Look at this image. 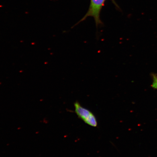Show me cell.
I'll use <instances>...</instances> for the list:
<instances>
[{
    "label": "cell",
    "instance_id": "6da1fadb",
    "mask_svg": "<svg viewBox=\"0 0 157 157\" xmlns=\"http://www.w3.org/2000/svg\"><path fill=\"white\" fill-rule=\"evenodd\" d=\"M105 0H91L89 9L87 13L82 19L74 25V27L85 20L87 17H94L97 28L98 25L103 24L100 19V13L102 8L105 5Z\"/></svg>",
    "mask_w": 157,
    "mask_h": 157
},
{
    "label": "cell",
    "instance_id": "7a4b0ae2",
    "mask_svg": "<svg viewBox=\"0 0 157 157\" xmlns=\"http://www.w3.org/2000/svg\"><path fill=\"white\" fill-rule=\"evenodd\" d=\"M74 105L75 113L78 117L90 126L95 127L97 126V119L93 113L82 106L77 101L75 103Z\"/></svg>",
    "mask_w": 157,
    "mask_h": 157
},
{
    "label": "cell",
    "instance_id": "3957f363",
    "mask_svg": "<svg viewBox=\"0 0 157 157\" xmlns=\"http://www.w3.org/2000/svg\"><path fill=\"white\" fill-rule=\"evenodd\" d=\"M152 87L155 89L157 90V76H153V82L152 85Z\"/></svg>",
    "mask_w": 157,
    "mask_h": 157
}]
</instances>
